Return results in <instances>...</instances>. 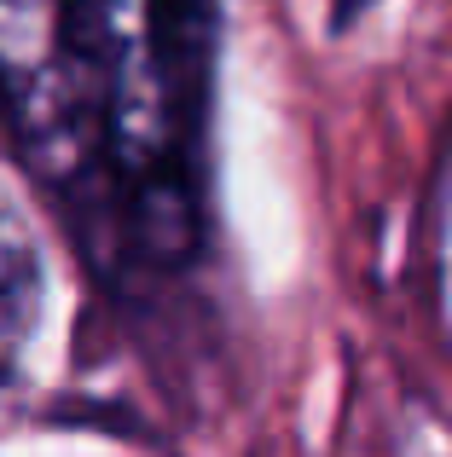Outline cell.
Wrapping results in <instances>:
<instances>
[{
	"instance_id": "cell-1",
	"label": "cell",
	"mask_w": 452,
	"mask_h": 457,
	"mask_svg": "<svg viewBox=\"0 0 452 457\" xmlns=\"http://www.w3.org/2000/svg\"><path fill=\"white\" fill-rule=\"evenodd\" d=\"M81 174L105 191L139 267L174 272L209 237L221 0H76Z\"/></svg>"
},
{
	"instance_id": "cell-2",
	"label": "cell",
	"mask_w": 452,
	"mask_h": 457,
	"mask_svg": "<svg viewBox=\"0 0 452 457\" xmlns=\"http://www.w3.org/2000/svg\"><path fill=\"white\" fill-rule=\"evenodd\" d=\"M76 0H0V116L46 179L81 174Z\"/></svg>"
},
{
	"instance_id": "cell-3",
	"label": "cell",
	"mask_w": 452,
	"mask_h": 457,
	"mask_svg": "<svg viewBox=\"0 0 452 457\" xmlns=\"http://www.w3.org/2000/svg\"><path fill=\"white\" fill-rule=\"evenodd\" d=\"M46 319V255L18 203L0 197V394L23 377Z\"/></svg>"
}]
</instances>
